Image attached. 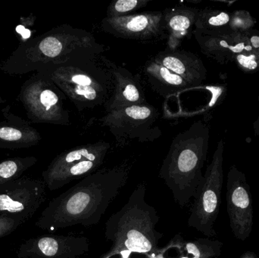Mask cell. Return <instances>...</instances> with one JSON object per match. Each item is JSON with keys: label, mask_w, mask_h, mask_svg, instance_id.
<instances>
[{"label": "cell", "mask_w": 259, "mask_h": 258, "mask_svg": "<svg viewBox=\"0 0 259 258\" xmlns=\"http://www.w3.org/2000/svg\"><path fill=\"white\" fill-rule=\"evenodd\" d=\"M131 164L103 168L53 198L36 221L42 230L97 225L128 180Z\"/></svg>", "instance_id": "1"}, {"label": "cell", "mask_w": 259, "mask_h": 258, "mask_svg": "<svg viewBox=\"0 0 259 258\" xmlns=\"http://www.w3.org/2000/svg\"><path fill=\"white\" fill-rule=\"evenodd\" d=\"M105 51L104 45L88 30L62 24L24 41L0 65V70L12 74H26L79 56H100Z\"/></svg>", "instance_id": "2"}, {"label": "cell", "mask_w": 259, "mask_h": 258, "mask_svg": "<svg viewBox=\"0 0 259 258\" xmlns=\"http://www.w3.org/2000/svg\"><path fill=\"white\" fill-rule=\"evenodd\" d=\"M145 183L137 186L121 210L110 217L105 225V237L112 243L107 253L99 258H112L132 253L148 257L159 249L163 233L156 230L159 217L146 201Z\"/></svg>", "instance_id": "3"}, {"label": "cell", "mask_w": 259, "mask_h": 258, "mask_svg": "<svg viewBox=\"0 0 259 258\" xmlns=\"http://www.w3.org/2000/svg\"><path fill=\"white\" fill-rule=\"evenodd\" d=\"M210 129L202 121L178 133L170 144L159 171V177L181 207L193 198L203 177L209 146Z\"/></svg>", "instance_id": "4"}, {"label": "cell", "mask_w": 259, "mask_h": 258, "mask_svg": "<svg viewBox=\"0 0 259 258\" xmlns=\"http://www.w3.org/2000/svg\"><path fill=\"white\" fill-rule=\"evenodd\" d=\"M100 56H77L36 72L51 80L79 112L94 109L107 102L113 89L110 74L98 64Z\"/></svg>", "instance_id": "5"}, {"label": "cell", "mask_w": 259, "mask_h": 258, "mask_svg": "<svg viewBox=\"0 0 259 258\" xmlns=\"http://www.w3.org/2000/svg\"><path fill=\"white\" fill-rule=\"evenodd\" d=\"M224 151L225 142L219 141L211 163L207 167L202 180L193 197L187 224L207 238L217 235L214 224L217 221L222 203L224 183Z\"/></svg>", "instance_id": "6"}, {"label": "cell", "mask_w": 259, "mask_h": 258, "mask_svg": "<svg viewBox=\"0 0 259 258\" xmlns=\"http://www.w3.org/2000/svg\"><path fill=\"white\" fill-rule=\"evenodd\" d=\"M111 148L105 141L78 145L56 156L42 173L50 191H56L74 180H82L100 170Z\"/></svg>", "instance_id": "7"}, {"label": "cell", "mask_w": 259, "mask_h": 258, "mask_svg": "<svg viewBox=\"0 0 259 258\" xmlns=\"http://www.w3.org/2000/svg\"><path fill=\"white\" fill-rule=\"evenodd\" d=\"M60 89L39 72L21 87L19 99L33 123L69 125L70 115L64 105Z\"/></svg>", "instance_id": "8"}, {"label": "cell", "mask_w": 259, "mask_h": 258, "mask_svg": "<svg viewBox=\"0 0 259 258\" xmlns=\"http://www.w3.org/2000/svg\"><path fill=\"white\" fill-rule=\"evenodd\" d=\"M158 118V110L146 103L106 112L100 121L109 129L117 143L124 146L131 141L144 142L158 139L161 132L155 125Z\"/></svg>", "instance_id": "9"}, {"label": "cell", "mask_w": 259, "mask_h": 258, "mask_svg": "<svg viewBox=\"0 0 259 258\" xmlns=\"http://www.w3.org/2000/svg\"><path fill=\"white\" fill-rule=\"evenodd\" d=\"M227 212L234 237L244 242L253 227V201L246 175L235 165L230 168L227 178Z\"/></svg>", "instance_id": "10"}, {"label": "cell", "mask_w": 259, "mask_h": 258, "mask_svg": "<svg viewBox=\"0 0 259 258\" xmlns=\"http://www.w3.org/2000/svg\"><path fill=\"white\" fill-rule=\"evenodd\" d=\"M45 183L40 179L20 177L0 186V214L33 218L47 199Z\"/></svg>", "instance_id": "11"}, {"label": "cell", "mask_w": 259, "mask_h": 258, "mask_svg": "<svg viewBox=\"0 0 259 258\" xmlns=\"http://www.w3.org/2000/svg\"><path fill=\"white\" fill-rule=\"evenodd\" d=\"M103 31L115 37L140 41L162 39L167 36L163 27V11L144 12L119 18H104Z\"/></svg>", "instance_id": "12"}, {"label": "cell", "mask_w": 259, "mask_h": 258, "mask_svg": "<svg viewBox=\"0 0 259 258\" xmlns=\"http://www.w3.org/2000/svg\"><path fill=\"white\" fill-rule=\"evenodd\" d=\"M89 251L87 237L45 235L27 239L16 254L18 258H80Z\"/></svg>", "instance_id": "13"}, {"label": "cell", "mask_w": 259, "mask_h": 258, "mask_svg": "<svg viewBox=\"0 0 259 258\" xmlns=\"http://www.w3.org/2000/svg\"><path fill=\"white\" fill-rule=\"evenodd\" d=\"M100 61L110 74L113 83L112 93L105 104L106 112L148 103L143 85L137 76L133 75L128 70L115 65L103 55Z\"/></svg>", "instance_id": "14"}, {"label": "cell", "mask_w": 259, "mask_h": 258, "mask_svg": "<svg viewBox=\"0 0 259 258\" xmlns=\"http://www.w3.org/2000/svg\"><path fill=\"white\" fill-rule=\"evenodd\" d=\"M152 59L182 77L192 89L199 87L206 80L207 69L203 62L192 51L166 48Z\"/></svg>", "instance_id": "15"}, {"label": "cell", "mask_w": 259, "mask_h": 258, "mask_svg": "<svg viewBox=\"0 0 259 258\" xmlns=\"http://www.w3.org/2000/svg\"><path fill=\"white\" fill-rule=\"evenodd\" d=\"M193 34L201 51L221 65L232 62L237 55L252 49L245 33L232 32L227 34L209 36L193 30Z\"/></svg>", "instance_id": "16"}, {"label": "cell", "mask_w": 259, "mask_h": 258, "mask_svg": "<svg viewBox=\"0 0 259 258\" xmlns=\"http://www.w3.org/2000/svg\"><path fill=\"white\" fill-rule=\"evenodd\" d=\"M223 245L218 239H186L178 233L149 258H219L222 255Z\"/></svg>", "instance_id": "17"}, {"label": "cell", "mask_w": 259, "mask_h": 258, "mask_svg": "<svg viewBox=\"0 0 259 258\" xmlns=\"http://www.w3.org/2000/svg\"><path fill=\"white\" fill-rule=\"evenodd\" d=\"M199 11L187 6H175L163 11V27L167 36L166 48L178 49L183 40L193 33Z\"/></svg>", "instance_id": "18"}, {"label": "cell", "mask_w": 259, "mask_h": 258, "mask_svg": "<svg viewBox=\"0 0 259 258\" xmlns=\"http://www.w3.org/2000/svg\"><path fill=\"white\" fill-rule=\"evenodd\" d=\"M145 75L154 91L163 97L191 89V86L178 74L165 67L149 60L145 65Z\"/></svg>", "instance_id": "19"}, {"label": "cell", "mask_w": 259, "mask_h": 258, "mask_svg": "<svg viewBox=\"0 0 259 258\" xmlns=\"http://www.w3.org/2000/svg\"><path fill=\"white\" fill-rule=\"evenodd\" d=\"M40 139L39 133L27 122L0 123V148H28L36 145Z\"/></svg>", "instance_id": "20"}, {"label": "cell", "mask_w": 259, "mask_h": 258, "mask_svg": "<svg viewBox=\"0 0 259 258\" xmlns=\"http://www.w3.org/2000/svg\"><path fill=\"white\" fill-rule=\"evenodd\" d=\"M231 18V12L228 11L209 8L199 9L194 30L209 36L232 33L230 30Z\"/></svg>", "instance_id": "21"}, {"label": "cell", "mask_w": 259, "mask_h": 258, "mask_svg": "<svg viewBox=\"0 0 259 258\" xmlns=\"http://www.w3.org/2000/svg\"><path fill=\"white\" fill-rule=\"evenodd\" d=\"M36 162L35 157L12 158L0 162V186L18 180Z\"/></svg>", "instance_id": "22"}, {"label": "cell", "mask_w": 259, "mask_h": 258, "mask_svg": "<svg viewBox=\"0 0 259 258\" xmlns=\"http://www.w3.org/2000/svg\"><path fill=\"white\" fill-rule=\"evenodd\" d=\"M152 0H116L109 4L106 18H114L135 14L137 11L146 7Z\"/></svg>", "instance_id": "23"}, {"label": "cell", "mask_w": 259, "mask_h": 258, "mask_svg": "<svg viewBox=\"0 0 259 258\" xmlns=\"http://www.w3.org/2000/svg\"><path fill=\"white\" fill-rule=\"evenodd\" d=\"M256 20L248 11L237 10L231 12L230 30L234 33H244L254 29Z\"/></svg>", "instance_id": "24"}, {"label": "cell", "mask_w": 259, "mask_h": 258, "mask_svg": "<svg viewBox=\"0 0 259 258\" xmlns=\"http://www.w3.org/2000/svg\"><path fill=\"white\" fill-rule=\"evenodd\" d=\"M243 72L253 74L259 71V48L245 51L237 55L233 59Z\"/></svg>", "instance_id": "25"}, {"label": "cell", "mask_w": 259, "mask_h": 258, "mask_svg": "<svg viewBox=\"0 0 259 258\" xmlns=\"http://www.w3.org/2000/svg\"><path fill=\"white\" fill-rule=\"evenodd\" d=\"M26 222L27 221L21 217L0 214V239L12 234Z\"/></svg>", "instance_id": "26"}, {"label": "cell", "mask_w": 259, "mask_h": 258, "mask_svg": "<svg viewBox=\"0 0 259 258\" xmlns=\"http://www.w3.org/2000/svg\"><path fill=\"white\" fill-rule=\"evenodd\" d=\"M245 34H246L251 48L252 49H258L259 48V30L252 29V30L246 32Z\"/></svg>", "instance_id": "27"}, {"label": "cell", "mask_w": 259, "mask_h": 258, "mask_svg": "<svg viewBox=\"0 0 259 258\" xmlns=\"http://www.w3.org/2000/svg\"><path fill=\"white\" fill-rule=\"evenodd\" d=\"M240 258H258L257 254L254 251H247L243 253Z\"/></svg>", "instance_id": "28"}, {"label": "cell", "mask_w": 259, "mask_h": 258, "mask_svg": "<svg viewBox=\"0 0 259 258\" xmlns=\"http://www.w3.org/2000/svg\"><path fill=\"white\" fill-rule=\"evenodd\" d=\"M258 101H259V95H258ZM253 131L254 134L255 136H259V115L258 118H257L256 121L254 122L253 124Z\"/></svg>", "instance_id": "29"}, {"label": "cell", "mask_w": 259, "mask_h": 258, "mask_svg": "<svg viewBox=\"0 0 259 258\" xmlns=\"http://www.w3.org/2000/svg\"><path fill=\"white\" fill-rule=\"evenodd\" d=\"M4 100H3V98H2V97L0 96V104H2V103L4 102Z\"/></svg>", "instance_id": "30"}]
</instances>
